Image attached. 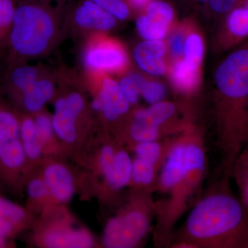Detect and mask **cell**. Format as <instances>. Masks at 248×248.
<instances>
[{"instance_id": "6da1fadb", "label": "cell", "mask_w": 248, "mask_h": 248, "mask_svg": "<svg viewBox=\"0 0 248 248\" xmlns=\"http://www.w3.org/2000/svg\"><path fill=\"white\" fill-rule=\"evenodd\" d=\"M204 141L191 126L174 139L160 169L155 192L166 197L155 202V247H170L176 223L199 195L207 170Z\"/></svg>"}, {"instance_id": "7a4b0ae2", "label": "cell", "mask_w": 248, "mask_h": 248, "mask_svg": "<svg viewBox=\"0 0 248 248\" xmlns=\"http://www.w3.org/2000/svg\"><path fill=\"white\" fill-rule=\"evenodd\" d=\"M231 179L222 172L200 197L170 247L248 248V210L232 192Z\"/></svg>"}, {"instance_id": "3957f363", "label": "cell", "mask_w": 248, "mask_h": 248, "mask_svg": "<svg viewBox=\"0 0 248 248\" xmlns=\"http://www.w3.org/2000/svg\"><path fill=\"white\" fill-rule=\"evenodd\" d=\"M215 80L216 144L221 154L222 172L231 175L248 138V40L220 63Z\"/></svg>"}, {"instance_id": "277c9868", "label": "cell", "mask_w": 248, "mask_h": 248, "mask_svg": "<svg viewBox=\"0 0 248 248\" xmlns=\"http://www.w3.org/2000/svg\"><path fill=\"white\" fill-rule=\"evenodd\" d=\"M14 22L4 49L7 63L45 56L61 40L73 0H16Z\"/></svg>"}, {"instance_id": "5b68a950", "label": "cell", "mask_w": 248, "mask_h": 248, "mask_svg": "<svg viewBox=\"0 0 248 248\" xmlns=\"http://www.w3.org/2000/svg\"><path fill=\"white\" fill-rule=\"evenodd\" d=\"M152 194L151 191L138 190L130 203L109 219L103 235L106 248H133L141 244L155 217Z\"/></svg>"}, {"instance_id": "8992f818", "label": "cell", "mask_w": 248, "mask_h": 248, "mask_svg": "<svg viewBox=\"0 0 248 248\" xmlns=\"http://www.w3.org/2000/svg\"><path fill=\"white\" fill-rule=\"evenodd\" d=\"M27 161L19 133V117L0 103V171L8 176L16 175Z\"/></svg>"}, {"instance_id": "52a82bcc", "label": "cell", "mask_w": 248, "mask_h": 248, "mask_svg": "<svg viewBox=\"0 0 248 248\" xmlns=\"http://www.w3.org/2000/svg\"><path fill=\"white\" fill-rule=\"evenodd\" d=\"M83 63L93 73L115 72L126 65L127 55L115 41L93 37L84 49Z\"/></svg>"}, {"instance_id": "ba28073f", "label": "cell", "mask_w": 248, "mask_h": 248, "mask_svg": "<svg viewBox=\"0 0 248 248\" xmlns=\"http://www.w3.org/2000/svg\"><path fill=\"white\" fill-rule=\"evenodd\" d=\"M69 22L81 32L94 35L113 29L116 19L91 0H81L72 6Z\"/></svg>"}, {"instance_id": "9c48e42d", "label": "cell", "mask_w": 248, "mask_h": 248, "mask_svg": "<svg viewBox=\"0 0 248 248\" xmlns=\"http://www.w3.org/2000/svg\"><path fill=\"white\" fill-rule=\"evenodd\" d=\"M130 103L121 91L120 85L111 78L101 82L97 97L92 103L93 110L101 113L108 122H115L128 113Z\"/></svg>"}, {"instance_id": "30bf717a", "label": "cell", "mask_w": 248, "mask_h": 248, "mask_svg": "<svg viewBox=\"0 0 248 248\" xmlns=\"http://www.w3.org/2000/svg\"><path fill=\"white\" fill-rule=\"evenodd\" d=\"M173 16L172 8L167 3L151 1L147 6L146 15L137 19V30L146 40H161L167 32Z\"/></svg>"}, {"instance_id": "8fae6325", "label": "cell", "mask_w": 248, "mask_h": 248, "mask_svg": "<svg viewBox=\"0 0 248 248\" xmlns=\"http://www.w3.org/2000/svg\"><path fill=\"white\" fill-rule=\"evenodd\" d=\"M6 68L3 84L5 90L15 99L47 73L43 67L27 64L26 62L7 63Z\"/></svg>"}, {"instance_id": "7c38bea8", "label": "cell", "mask_w": 248, "mask_h": 248, "mask_svg": "<svg viewBox=\"0 0 248 248\" xmlns=\"http://www.w3.org/2000/svg\"><path fill=\"white\" fill-rule=\"evenodd\" d=\"M55 79L48 74L45 75L32 85L30 89L16 98L22 110L32 115L42 111L55 94Z\"/></svg>"}, {"instance_id": "4fadbf2b", "label": "cell", "mask_w": 248, "mask_h": 248, "mask_svg": "<svg viewBox=\"0 0 248 248\" xmlns=\"http://www.w3.org/2000/svg\"><path fill=\"white\" fill-rule=\"evenodd\" d=\"M43 179L48 187L50 196L60 203H67L76 191L73 174L63 164L53 163L44 170Z\"/></svg>"}, {"instance_id": "5bb4252c", "label": "cell", "mask_w": 248, "mask_h": 248, "mask_svg": "<svg viewBox=\"0 0 248 248\" xmlns=\"http://www.w3.org/2000/svg\"><path fill=\"white\" fill-rule=\"evenodd\" d=\"M43 243L50 248H88L93 247L94 239L86 230L60 226L48 230Z\"/></svg>"}, {"instance_id": "9a60e30c", "label": "cell", "mask_w": 248, "mask_h": 248, "mask_svg": "<svg viewBox=\"0 0 248 248\" xmlns=\"http://www.w3.org/2000/svg\"><path fill=\"white\" fill-rule=\"evenodd\" d=\"M166 46L160 40H146L140 42L134 50V59L139 66L153 76H161L166 71V65L161 58Z\"/></svg>"}, {"instance_id": "2e32d148", "label": "cell", "mask_w": 248, "mask_h": 248, "mask_svg": "<svg viewBox=\"0 0 248 248\" xmlns=\"http://www.w3.org/2000/svg\"><path fill=\"white\" fill-rule=\"evenodd\" d=\"M81 116L66 105L62 96L57 98L52 115L55 135L67 143L76 141L78 135V120Z\"/></svg>"}, {"instance_id": "e0dca14e", "label": "cell", "mask_w": 248, "mask_h": 248, "mask_svg": "<svg viewBox=\"0 0 248 248\" xmlns=\"http://www.w3.org/2000/svg\"><path fill=\"white\" fill-rule=\"evenodd\" d=\"M133 159L125 150L117 148L115 159L103 174L106 185L111 190H122L131 182Z\"/></svg>"}, {"instance_id": "ac0fdd59", "label": "cell", "mask_w": 248, "mask_h": 248, "mask_svg": "<svg viewBox=\"0 0 248 248\" xmlns=\"http://www.w3.org/2000/svg\"><path fill=\"white\" fill-rule=\"evenodd\" d=\"M177 112V107L170 102H160L146 109H140L133 117L159 129L164 135H175L169 126V122Z\"/></svg>"}, {"instance_id": "d6986e66", "label": "cell", "mask_w": 248, "mask_h": 248, "mask_svg": "<svg viewBox=\"0 0 248 248\" xmlns=\"http://www.w3.org/2000/svg\"><path fill=\"white\" fill-rule=\"evenodd\" d=\"M19 133L27 160L35 161L40 159L46 143L39 135L34 117L29 115L19 117Z\"/></svg>"}, {"instance_id": "ffe728a7", "label": "cell", "mask_w": 248, "mask_h": 248, "mask_svg": "<svg viewBox=\"0 0 248 248\" xmlns=\"http://www.w3.org/2000/svg\"><path fill=\"white\" fill-rule=\"evenodd\" d=\"M27 212L18 204L0 196V237L15 234L27 219Z\"/></svg>"}, {"instance_id": "44dd1931", "label": "cell", "mask_w": 248, "mask_h": 248, "mask_svg": "<svg viewBox=\"0 0 248 248\" xmlns=\"http://www.w3.org/2000/svg\"><path fill=\"white\" fill-rule=\"evenodd\" d=\"M160 169L156 165L135 156V159H133L130 184L135 185L138 190L155 192V185Z\"/></svg>"}, {"instance_id": "7402d4cb", "label": "cell", "mask_w": 248, "mask_h": 248, "mask_svg": "<svg viewBox=\"0 0 248 248\" xmlns=\"http://www.w3.org/2000/svg\"><path fill=\"white\" fill-rule=\"evenodd\" d=\"M200 66L186 61L178 62L172 69V79L176 87L183 92H191L199 83Z\"/></svg>"}, {"instance_id": "603a6c76", "label": "cell", "mask_w": 248, "mask_h": 248, "mask_svg": "<svg viewBox=\"0 0 248 248\" xmlns=\"http://www.w3.org/2000/svg\"><path fill=\"white\" fill-rule=\"evenodd\" d=\"M231 177L239 189L240 200L248 210V150L244 148L232 167Z\"/></svg>"}, {"instance_id": "cb8c5ba5", "label": "cell", "mask_w": 248, "mask_h": 248, "mask_svg": "<svg viewBox=\"0 0 248 248\" xmlns=\"http://www.w3.org/2000/svg\"><path fill=\"white\" fill-rule=\"evenodd\" d=\"M128 135L133 145L141 142L162 140L164 134L159 129L155 128L141 120L132 117L129 124Z\"/></svg>"}, {"instance_id": "d4e9b609", "label": "cell", "mask_w": 248, "mask_h": 248, "mask_svg": "<svg viewBox=\"0 0 248 248\" xmlns=\"http://www.w3.org/2000/svg\"><path fill=\"white\" fill-rule=\"evenodd\" d=\"M16 0H0V48L4 50L16 14Z\"/></svg>"}, {"instance_id": "484cf974", "label": "cell", "mask_w": 248, "mask_h": 248, "mask_svg": "<svg viewBox=\"0 0 248 248\" xmlns=\"http://www.w3.org/2000/svg\"><path fill=\"white\" fill-rule=\"evenodd\" d=\"M144 81L140 75L130 74L119 81L121 91L130 105L138 102L140 95H141V87Z\"/></svg>"}, {"instance_id": "4316f807", "label": "cell", "mask_w": 248, "mask_h": 248, "mask_svg": "<svg viewBox=\"0 0 248 248\" xmlns=\"http://www.w3.org/2000/svg\"><path fill=\"white\" fill-rule=\"evenodd\" d=\"M203 41L198 35L192 34L184 44V52L186 61L200 66L203 57Z\"/></svg>"}, {"instance_id": "83f0119b", "label": "cell", "mask_w": 248, "mask_h": 248, "mask_svg": "<svg viewBox=\"0 0 248 248\" xmlns=\"http://www.w3.org/2000/svg\"><path fill=\"white\" fill-rule=\"evenodd\" d=\"M91 1L118 20H125L128 17L130 14L128 4L124 0H91Z\"/></svg>"}, {"instance_id": "f1b7e54d", "label": "cell", "mask_w": 248, "mask_h": 248, "mask_svg": "<svg viewBox=\"0 0 248 248\" xmlns=\"http://www.w3.org/2000/svg\"><path fill=\"white\" fill-rule=\"evenodd\" d=\"M141 94L145 100L153 105L161 102L164 97V86L156 81H148L145 80L142 85Z\"/></svg>"}, {"instance_id": "f546056e", "label": "cell", "mask_w": 248, "mask_h": 248, "mask_svg": "<svg viewBox=\"0 0 248 248\" xmlns=\"http://www.w3.org/2000/svg\"><path fill=\"white\" fill-rule=\"evenodd\" d=\"M34 120L41 138L45 143H48L53 138V135H55L52 117L40 112L35 115Z\"/></svg>"}, {"instance_id": "4dcf8cb0", "label": "cell", "mask_w": 248, "mask_h": 248, "mask_svg": "<svg viewBox=\"0 0 248 248\" xmlns=\"http://www.w3.org/2000/svg\"><path fill=\"white\" fill-rule=\"evenodd\" d=\"M27 194L31 200L37 201L45 199L50 195L48 186L43 178H35L27 185Z\"/></svg>"}, {"instance_id": "1f68e13d", "label": "cell", "mask_w": 248, "mask_h": 248, "mask_svg": "<svg viewBox=\"0 0 248 248\" xmlns=\"http://www.w3.org/2000/svg\"><path fill=\"white\" fill-rule=\"evenodd\" d=\"M210 6L217 14H228L237 4L239 0H209Z\"/></svg>"}, {"instance_id": "d6a6232c", "label": "cell", "mask_w": 248, "mask_h": 248, "mask_svg": "<svg viewBox=\"0 0 248 248\" xmlns=\"http://www.w3.org/2000/svg\"><path fill=\"white\" fill-rule=\"evenodd\" d=\"M171 50L172 53L176 56L180 55L182 53L184 48V39L182 35L176 34L173 36L172 40L170 41Z\"/></svg>"}, {"instance_id": "836d02e7", "label": "cell", "mask_w": 248, "mask_h": 248, "mask_svg": "<svg viewBox=\"0 0 248 248\" xmlns=\"http://www.w3.org/2000/svg\"><path fill=\"white\" fill-rule=\"evenodd\" d=\"M130 4L136 8H141L147 4L149 0H129Z\"/></svg>"}, {"instance_id": "e575fe53", "label": "cell", "mask_w": 248, "mask_h": 248, "mask_svg": "<svg viewBox=\"0 0 248 248\" xmlns=\"http://www.w3.org/2000/svg\"><path fill=\"white\" fill-rule=\"evenodd\" d=\"M6 239H3V238L0 237V248L4 247L6 245Z\"/></svg>"}, {"instance_id": "d590c367", "label": "cell", "mask_w": 248, "mask_h": 248, "mask_svg": "<svg viewBox=\"0 0 248 248\" xmlns=\"http://www.w3.org/2000/svg\"><path fill=\"white\" fill-rule=\"evenodd\" d=\"M244 148H246V149L248 150V138L247 142H246V146H245Z\"/></svg>"}, {"instance_id": "8d00e7d4", "label": "cell", "mask_w": 248, "mask_h": 248, "mask_svg": "<svg viewBox=\"0 0 248 248\" xmlns=\"http://www.w3.org/2000/svg\"><path fill=\"white\" fill-rule=\"evenodd\" d=\"M197 1H202V2H205V1H208V0H197Z\"/></svg>"}, {"instance_id": "74e56055", "label": "cell", "mask_w": 248, "mask_h": 248, "mask_svg": "<svg viewBox=\"0 0 248 248\" xmlns=\"http://www.w3.org/2000/svg\"><path fill=\"white\" fill-rule=\"evenodd\" d=\"M1 52H2V50H1V48H0V54H1Z\"/></svg>"}]
</instances>
